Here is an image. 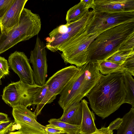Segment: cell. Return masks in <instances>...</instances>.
<instances>
[{
  "label": "cell",
  "mask_w": 134,
  "mask_h": 134,
  "mask_svg": "<svg viewBox=\"0 0 134 134\" xmlns=\"http://www.w3.org/2000/svg\"><path fill=\"white\" fill-rule=\"evenodd\" d=\"M113 132L110 130L108 127H102L91 134H113Z\"/></svg>",
  "instance_id": "4dcf8cb0"
},
{
  "label": "cell",
  "mask_w": 134,
  "mask_h": 134,
  "mask_svg": "<svg viewBox=\"0 0 134 134\" xmlns=\"http://www.w3.org/2000/svg\"><path fill=\"white\" fill-rule=\"evenodd\" d=\"M49 124L63 130L66 134H80V125H76L69 124L59 120L58 119L53 118L48 121Z\"/></svg>",
  "instance_id": "44dd1931"
},
{
  "label": "cell",
  "mask_w": 134,
  "mask_h": 134,
  "mask_svg": "<svg viewBox=\"0 0 134 134\" xmlns=\"http://www.w3.org/2000/svg\"><path fill=\"white\" fill-rule=\"evenodd\" d=\"M81 101L82 116L80 134H91L97 130L94 122V114L90 109L86 100L83 99Z\"/></svg>",
  "instance_id": "9a60e30c"
},
{
  "label": "cell",
  "mask_w": 134,
  "mask_h": 134,
  "mask_svg": "<svg viewBox=\"0 0 134 134\" xmlns=\"http://www.w3.org/2000/svg\"><path fill=\"white\" fill-rule=\"evenodd\" d=\"M15 0H0V20L4 16Z\"/></svg>",
  "instance_id": "484cf974"
},
{
  "label": "cell",
  "mask_w": 134,
  "mask_h": 134,
  "mask_svg": "<svg viewBox=\"0 0 134 134\" xmlns=\"http://www.w3.org/2000/svg\"><path fill=\"white\" fill-rule=\"evenodd\" d=\"M88 9L81 0L67 11L65 19L66 24H69L79 20L89 11Z\"/></svg>",
  "instance_id": "ac0fdd59"
},
{
  "label": "cell",
  "mask_w": 134,
  "mask_h": 134,
  "mask_svg": "<svg viewBox=\"0 0 134 134\" xmlns=\"http://www.w3.org/2000/svg\"><path fill=\"white\" fill-rule=\"evenodd\" d=\"M102 75L96 63H87L79 67V71L60 94L58 103L63 111L86 96Z\"/></svg>",
  "instance_id": "7a4b0ae2"
},
{
  "label": "cell",
  "mask_w": 134,
  "mask_h": 134,
  "mask_svg": "<svg viewBox=\"0 0 134 134\" xmlns=\"http://www.w3.org/2000/svg\"><path fill=\"white\" fill-rule=\"evenodd\" d=\"M8 134H23L18 131L14 132H9Z\"/></svg>",
  "instance_id": "836d02e7"
},
{
  "label": "cell",
  "mask_w": 134,
  "mask_h": 134,
  "mask_svg": "<svg viewBox=\"0 0 134 134\" xmlns=\"http://www.w3.org/2000/svg\"><path fill=\"white\" fill-rule=\"evenodd\" d=\"M85 6L88 9L90 8H93L94 0H82Z\"/></svg>",
  "instance_id": "1f68e13d"
},
{
  "label": "cell",
  "mask_w": 134,
  "mask_h": 134,
  "mask_svg": "<svg viewBox=\"0 0 134 134\" xmlns=\"http://www.w3.org/2000/svg\"><path fill=\"white\" fill-rule=\"evenodd\" d=\"M8 62L5 58L0 56V79L4 78L9 73Z\"/></svg>",
  "instance_id": "d4e9b609"
},
{
  "label": "cell",
  "mask_w": 134,
  "mask_h": 134,
  "mask_svg": "<svg viewBox=\"0 0 134 134\" xmlns=\"http://www.w3.org/2000/svg\"><path fill=\"white\" fill-rule=\"evenodd\" d=\"M134 31V22L113 26L100 34L87 48V63L106 59L118 50L120 44Z\"/></svg>",
  "instance_id": "3957f363"
},
{
  "label": "cell",
  "mask_w": 134,
  "mask_h": 134,
  "mask_svg": "<svg viewBox=\"0 0 134 134\" xmlns=\"http://www.w3.org/2000/svg\"><path fill=\"white\" fill-rule=\"evenodd\" d=\"M93 18L87 25L58 47V50L62 52L61 57L66 64L74 65L79 68L87 63V48L100 34L106 30L89 33Z\"/></svg>",
  "instance_id": "5b68a950"
},
{
  "label": "cell",
  "mask_w": 134,
  "mask_h": 134,
  "mask_svg": "<svg viewBox=\"0 0 134 134\" xmlns=\"http://www.w3.org/2000/svg\"><path fill=\"white\" fill-rule=\"evenodd\" d=\"M15 124L14 121L10 120L0 124V134H8L11 131Z\"/></svg>",
  "instance_id": "83f0119b"
},
{
  "label": "cell",
  "mask_w": 134,
  "mask_h": 134,
  "mask_svg": "<svg viewBox=\"0 0 134 134\" xmlns=\"http://www.w3.org/2000/svg\"><path fill=\"white\" fill-rule=\"evenodd\" d=\"M134 49V31L129 34L120 44L118 50Z\"/></svg>",
  "instance_id": "cb8c5ba5"
},
{
  "label": "cell",
  "mask_w": 134,
  "mask_h": 134,
  "mask_svg": "<svg viewBox=\"0 0 134 134\" xmlns=\"http://www.w3.org/2000/svg\"><path fill=\"white\" fill-rule=\"evenodd\" d=\"M123 64L126 71L134 76V54L127 58Z\"/></svg>",
  "instance_id": "4316f807"
},
{
  "label": "cell",
  "mask_w": 134,
  "mask_h": 134,
  "mask_svg": "<svg viewBox=\"0 0 134 134\" xmlns=\"http://www.w3.org/2000/svg\"><path fill=\"white\" fill-rule=\"evenodd\" d=\"M39 15L24 8L18 23L8 32L0 34V54L18 43L38 35L41 29Z\"/></svg>",
  "instance_id": "277c9868"
},
{
  "label": "cell",
  "mask_w": 134,
  "mask_h": 134,
  "mask_svg": "<svg viewBox=\"0 0 134 134\" xmlns=\"http://www.w3.org/2000/svg\"><path fill=\"white\" fill-rule=\"evenodd\" d=\"M126 97L125 103L131 104L134 107V80L132 75L124 71L122 73Z\"/></svg>",
  "instance_id": "ffe728a7"
},
{
  "label": "cell",
  "mask_w": 134,
  "mask_h": 134,
  "mask_svg": "<svg viewBox=\"0 0 134 134\" xmlns=\"http://www.w3.org/2000/svg\"><path fill=\"white\" fill-rule=\"evenodd\" d=\"M122 121V118H118L111 122L108 127L110 130H117L120 126Z\"/></svg>",
  "instance_id": "f546056e"
},
{
  "label": "cell",
  "mask_w": 134,
  "mask_h": 134,
  "mask_svg": "<svg viewBox=\"0 0 134 134\" xmlns=\"http://www.w3.org/2000/svg\"><path fill=\"white\" fill-rule=\"evenodd\" d=\"M93 10L89 11L77 21L69 24L59 25L54 29L45 38L46 47L52 52L58 51V47L87 25L93 19Z\"/></svg>",
  "instance_id": "8992f818"
},
{
  "label": "cell",
  "mask_w": 134,
  "mask_h": 134,
  "mask_svg": "<svg viewBox=\"0 0 134 134\" xmlns=\"http://www.w3.org/2000/svg\"><path fill=\"white\" fill-rule=\"evenodd\" d=\"M134 54V49L117 50L105 60L113 62L123 63L127 59Z\"/></svg>",
  "instance_id": "7402d4cb"
},
{
  "label": "cell",
  "mask_w": 134,
  "mask_h": 134,
  "mask_svg": "<svg viewBox=\"0 0 134 134\" xmlns=\"http://www.w3.org/2000/svg\"><path fill=\"white\" fill-rule=\"evenodd\" d=\"M41 87L36 84L30 85L20 80L13 82L4 88L2 98L12 108L19 105L27 108L32 105L34 96Z\"/></svg>",
  "instance_id": "52a82bcc"
},
{
  "label": "cell",
  "mask_w": 134,
  "mask_h": 134,
  "mask_svg": "<svg viewBox=\"0 0 134 134\" xmlns=\"http://www.w3.org/2000/svg\"><path fill=\"white\" fill-rule=\"evenodd\" d=\"M10 120L7 114L0 112V122H5Z\"/></svg>",
  "instance_id": "d6a6232c"
},
{
  "label": "cell",
  "mask_w": 134,
  "mask_h": 134,
  "mask_svg": "<svg viewBox=\"0 0 134 134\" xmlns=\"http://www.w3.org/2000/svg\"><path fill=\"white\" fill-rule=\"evenodd\" d=\"M45 126V130L47 134L65 133L63 130L52 125L49 124Z\"/></svg>",
  "instance_id": "f1b7e54d"
},
{
  "label": "cell",
  "mask_w": 134,
  "mask_h": 134,
  "mask_svg": "<svg viewBox=\"0 0 134 134\" xmlns=\"http://www.w3.org/2000/svg\"><path fill=\"white\" fill-rule=\"evenodd\" d=\"M3 122H0V124L1 123H3Z\"/></svg>",
  "instance_id": "e575fe53"
},
{
  "label": "cell",
  "mask_w": 134,
  "mask_h": 134,
  "mask_svg": "<svg viewBox=\"0 0 134 134\" xmlns=\"http://www.w3.org/2000/svg\"><path fill=\"white\" fill-rule=\"evenodd\" d=\"M48 89V86L45 84L41 86L39 90L34 94L32 101V105H36L34 112L36 116L39 115L38 111L41 104L44 99Z\"/></svg>",
  "instance_id": "603a6c76"
},
{
  "label": "cell",
  "mask_w": 134,
  "mask_h": 134,
  "mask_svg": "<svg viewBox=\"0 0 134 134\" xmlns=\"http://www.w3.org/2000/svg\"><path fill=\"white\" fill-rule=\"evenodd\" d=\"M122 119V122L117 130V134H134V107Z\"/></svg>",
  "instance_id": "d6986e66"
},
{
  "label": "cell",
  "mask_w": 134,
  "mask_h": 134,
  "mask_svg": "<svg viewBox=\"0 0 134 134\" xmlns=\"http://www.w3.org/2000/svg\"><path fill=\"white\" fill-rule=\"evenodd\" d=\"M86 97L96 114L103 119L107 117L125 103L122 73L102 75Z\"/></svg>",
  "instance_id": "6da1fadb"
},
{
  "label": "cell",
  "mask_w": 134,
  "mask_h": 134,
  "mask_svg": "<svg viewBox=\"0 0 134 134\" xmlns=\"http://www.w3.org/2000/svg\"><path fill=\"white\" fill-rule=\"evenodd\" d=\"M65 134V133H61V134Z\"/></svg>",
  "instance_id": "d590c367"
},
{
  "label": "cell",
  "mask_w": 134,
  "mask_h": 134,
  "mask_svg": "<svg viewBox=\"0 0 134 134\" xmlns=\"http://www.w3.org/2000/svg\"><path fill=\"white\" fill-rule=\"evenodd\" d=\"M82 116V110L80 102L75 103L64 111L59 120L61 121L69 124L80 125Z\"/></svg>",
  "instance_id": "2e32d148"
},
{
  "label": "cell",
  "mask_w": 134,
  "mask_h": 134,
  "mask_svg": "<svg viewBox=\"0 0 134 134\" xmlns=\"http://www.w3.org/2000/svg\"><path fill=\"white\" fill-rule=\"evenodd\" d=\"M79 70V68L70 65L56 72L46 82L48 89L40 106L38 114H40L45 105L52 103L57 95L60 94L63 89Z\"/></svg>",
  "instance_id": "ba28073f"
},
{
  "label": "cell",
  "mask_w": 134,
  "mask_h": 134,
  "mask_svg": "<svg viewBox=\"0 0 134 134\" xmlns=\"http://www.w3.org/2000/svg\"><path fill=\"white\" fill-rule=\"evenodd\" d=\"M12 108L14 122L19 126L18 131L23 134H47L45 126L37 121L34 112L23 105H17Z\"/></svg>",
  "instance_id": "9c48e42d"
},
{
  "label": "cell",
  "mask_w": 134,
  "mask_h": 134,
  "mask_svg": "<svg viewBox=\"0 0 134 134\" xmlns=\"http://www.w3.org/2000/svg\"><path fill=\"white\" fill-rule=\"evenodd\" d=\"M129 22H134V11L114 13L95 12L88 33L102 31L113 26Z\"/></svg>",
  "instance_id": "8fae6325"
},
{
  "label": "cell",
  "mask_w": 134,
  "mask_h": 134,
  "mask_svg": "<svg viewBox=\"0 0 134 134\" xmlns=\"http://www.w3.org/2000/svg\"><path fill=\"white\" fill-rule=\"evenodd\" d=\"M98 69L102 75L122 73L126 71L123 63L113 62L104 60L97 63Z\"/></svg>",
  "instance_id": "e0dca14e"
},
{
  "label": "cell",
  "mask_w": 134,
  "mask_h": 134,
  "mask_svg": "<svg viewBox=\"0 0 134 134\" xmlns=\"http://www.w3.org/2000/svg\"><path fill=\"white\" fill-rule=\"evenodd\" d=\"M96 12L114 13L134 11V0H94Z\"/></svg>",
  "instance_id": "4fadbf2b"
},
{
  "label": "cell",
  "mask_w": 134,
  "mask_h": 134,
  "mask_svg": "<svg viewBox=\"0 0 134 134\" xmlns=\"http://www.w3.org/2000/svg\"><path fill=\"white\" fill-rule=\"evenodd\" d=\"M8 62L9 67L19 76L20 80L30 85L35 84L29 59L24 52L16 51L11 54Z\"/></svg>",
  "instance_id": "7c38bea8"
},
{
  "label": "cell",
  "mask_w": 134,
  "mask_h": 134,
  "mask_svg": "<svg viewBox=\"0 0 134 134\" xmlns=\"http://www.w3.org/2000/svg\"><path fill=\"white\" fill-rule=\"evenodd\" d=\"M46 48L44 43L37 35L34 48L30 52L29 60V63L32 65L35 83L41 86L45 84L48 76L47 52Z\"/></svg>",
  "instance_id": "30bf717a"
},
{
  "label": "cell",
  "mask_w": 134,
  "mask_h": 134,
  "mask_svg": "<svg viewBox=\"0 0 134 134\" xmlns=\"http://www.w3.org/2000/svg\"><path fill=\"white\" fill-rule=\"evenodd\" d=\"M27 0H15L0 20L1 33L11 30L19 22L22 11Z\"/></svg>",
  "instance_id": "5bb4252c"
}]
</instances>
